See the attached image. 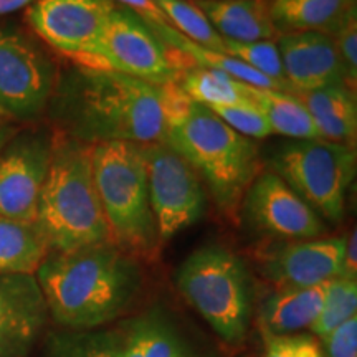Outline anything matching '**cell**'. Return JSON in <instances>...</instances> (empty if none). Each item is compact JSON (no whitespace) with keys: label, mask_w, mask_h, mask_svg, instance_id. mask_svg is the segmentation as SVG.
<instances>
[{"label":"cell","mask_w":357,"mask_h":357,"mask_svg":"<svg viewBox=\"0 0 357 357\" xmlns=\"http://www.w3.org/2000/svg\"><path fill=\"white\" fill-rule=\"evenodd\" d=\"M52 105L60 132L86 144L162 142L166 93L116 71L75 65L58 75Z\"/></svg>","instance_id":"1"},{"label":"cell","mask_w":357,"mask_h":357,"mask_svg":"<svg viewBox=\"0 0 357 357\" xmlns=\"http://www.w3.org/2000/svg\"><path fill=\"white\" fill-rule=\"evenodd\" d=\"M48 316L66 331L100 329L126 312L142 289L141 261L113 240L50 252L35 273Z\"/></svg>","instance_id":"2"},{"label":"cell","mask_w":357,"mask_h":357,"mask_svg":"<svg viewBox=\"0 0 357 357\" xmlns=\"http://www.w3.org/2000/svg\"><path fill=\"white\" fill-rule=\"evenodd\" d=\"M166 93L167 144L194 167L223 215L236 220L245 192L260 174V149L227 126L207 106L192 101L176 83Z\"/></svg>","instance_id":"3"},{"label":"cell","mask_w":357,"mask_h":357,"mask_svg":"<svg viewBox=\"0 0 357 357\" xmlns=\"http://www.w3.org/2000/svg\"><path fill=\"white\" fill-rule=\"evenodd\" d=\"M91 149V144L63 132L53 134L50 167L37 208V223L50 252L111 240L93 176Z\"/></svg>","instance_id":"4"},{"label":"cell","mask_w":357,"mask_h":357,"mask_svg":"<svg viewBox=\"0 0 357 357\" xmlns=\"http://www.w3.org/2000/svg\"><path fill=\"white\" fill-rule=\"evenodd\" d=\"M91 162L111 240L137 260H154L162 243L151 207L142 144H95Z\"/></svg>","instance_id":"5"},{"label":"cell","mask_w":357,"mask_h":357,"mask_svg":"<svg viewBox=\"0 0 357 357\" xmlns=\"http://www.w3.org/2000/svg\"><path fill=\"white\" fill-rule=\"evenodd\" d=\"M176 288L225 344L242 346L253 318V288L243 258L220 243L204 245L176 271Z\"/></svg>","instance_id":"6"},{"label":"cell","mask_w":357,"mask_h":357,"mask_svg":"<svg viewBox=\"0 0 357 357\" xmlns=\"http://www.w3.org/2000/svg\"><path fill=\"white\" fill-rule=\"evenodd\" d=\"M354 146L326 139H293L270 155V171L283 178L324 222H342L356 176Z\"/></svg>","instance_id":"7"},{"label":"cell","mask_w":357,"mask_h":357,"mask_svg":"<svg viewBox=\"0 0 357 357\" xmlns=\"http://www.w3.org/2000/svg\"><path fill=\"white\" fill-rule=\"evenodd\" d=\"M79 66L116 71L155 86H167L177 83L187 65L141 17L118 7Z\"/></svg>","instance_id":"8"},{"label":"cell","mask_w":357,"mask_h":357,"mask_svg":"<svg viewBox=\"0 0 357 357\" xmlns=\"http://www.w3.org/2000/svg\"><path fill=\"white\" fill-rule=\"evenodd\" d=\"M56 82V65L42 45L0 24V109L13 121H32L47 109Z\"/></svg>","instance_id":"9"},{"label":"cell","mask_w":357,"mask_h":357,"mask_svg":"<svg viewBox=\"0 0 357 357\" xmlns=\"http://www.w3.org/2000/svg\"><path fill=\"white\" fill-rule=\"evenodd\" d=\"M147 185L160 243L195 225L207 211V190L187 160L164 142L142 144Z\"/></svg>","instance_id":"10"},{"label":"cell","mask_w":357,"mask_h":357,"mask_svg":"<svg viewBox=\"0 0 357 357\" xmlns=\"http://www.w3.org/2000/svg\"><path fill=\"white\" fill-rule=\"evenodd\" d=\"M240 215L250 229L284 242L319 238L328 231L323 218L270 169L253 178L240 204Z\"/></svg>","instance_id":"11"},{"label":"cell","mask_w":357,"mask_h":357,"mask_svg":"<svg viewBox=\"0 0 357 357\" xmlns=\"http://www.w3.org/2000/svg\"><path fill=\"white\" fill-rule=\"evenodd\" d=\"M53 134L19 131L0 151V217L37 222L42 187L50 167Z\"/></svg>","instance_id":"12"},{"label":"cell","mask_w":357,"mask_h":357,"mask_svg":"<svg viewBox=\"0 0 357 357\" xmlns=\"http://www.w3.org/2000/svg\"><path fill=\"white\" fill-rule=\"evenodd\" d=\"M118 7L113 0H37L25 20L48 47L82 65Z\"/></svg>","instance_id":"13"},{"label":"cell","mask_w":357,"mask_h":357,"mask_svg":"<svg viewBox=\"0 0 357 357\" xmlns=\"http://www.w3.org/2000/svg\"><path fill=\"white\" fill-rule=\"evenodd\" d=\"M346 236L284 242L263 258V275L276 289L307 288L342 278Z\"/></svg>","instance_id":"14"},{"label":"cell","mask_w":357,"mask_h":357,"mask_svg":"<svg viewBox=\"0 0 357 357\" xmlns=\"http://www.w3.org/2000/svg\"><path fill=\"white\" fill-rule=\"evenodd\" d=\"M48 318L35 275H0V357L29 356Z\"/></svg>","instance_id":"15"},{"label":"cell","mask_w":357,"mask_h":357,"mask_svg":"<svg viewBox=\"0 0 357 357\" xmlns=\"http://www.w3.org/2000/svg\"><path fill=\"white\" fill-rule=\"evenodd\" d=\"M276 45L289 93L349 86L336 43L329 35L318 32L281 33L276 38Z\"/></svg>","instance_id":"16"},{"label":"cell","mask_w":357,"mask_h":357,"mask_svg":"<svg viewBox=\"0 0 357 357\" xmlns=\"http://www.w3.org/2000/svg\"><path fill=\"white\" fill-rule=\"evenodd\" d=\"M222 38L231 42L275 40L280 32L266 0H190Z\"/></svg>","instance_id":"17"},{"label":"cell","mask_w":357,"mask_h":357,"mask_svg":"<svg viewBox=\"0 0 357 357\" xmlns=\"http://www.w3.org/2000/svg\"><path fill=\"white\" fill-rule=\"evenodd\" d=\"M329 283L331 281L307 288L276 289L260 307V328L271 334H296L311 329Z\"/></svg>","instance_id":"18"},{"label":"cell","mask_w":357,"mask_h":357,"mask_svg":"<svg viewBox=\"0 0 357 357\" xmlns=\"http://www.w3.org/2000/svg\"><path fill=\"white\" fill-rule=\"evenodd\" d=\"M311 114L319 137L339 144H356L357 105L354 89L328 86L305 93H293Z\"/></svg>","instance_id":"19"},{"label":"cell","mask_w":357,"mask_h":357,"mask_svg":"<svg viewBox=\"0 0 357 357\" xmlns=\"http://www.w3.org/2000/svg\"><path fill=\"white\" fill-rule=\"evenodd\" d=\"M268 6L280 35L318 32L333 37L356 8V0H271Z\"/></svg>","instance_id":"20"},{"label":"cell","mask_w":357,"mask_h":357,"mask_svg":"<svg viewBox=\"0 0 357 357\" xmlns=\"http://www.w3.org/2000/svg\"><path fill=\"white\" fill-rule=\"evenodd\" d=\"M149 25V24H147ZM151 30L158 35L160 42H162L169 50L177 53L182 58V61L189 66H202V68H212L223 71V73L230 75L231 78L238 79L245 84L255 88L263 89H281V91H287L281 84H278L273 79L266 78L265 75L258 73L253 68H250L245 63H242L236 58L227 55L223 52H215L212 48L202 47V45L192 42L182 33H178L177 30H174L169 25H149Z\"/></svg>","instance_id":"21"},{"label":"cell","mask_w":357,"mask_h":357,"mask_svg":"<svg viewBox=\"0 0 357 357\" xmlns=\"http://www.w3.org/2000/svg\"><path fill=\"white\" fill-rule=\"evenodd\" d=\"M48 253L37 222L0 217V275H35Z\"/></svg>","instance_id":"22"},{"label":"cell","mask_w":357,"mask_h":357,"mask_svg":"<svg viewBox=\"0 0 357 357\" xmlns=\"http://www.w3.org/2000/svg\"><path fill=\"white\" fill-rule=\"evenodd\" d=\"M250 98L265 114L271 134H281L289 139H319L311 114L296 95L281 89L250 86Z\"/></svg>","instance_id":"23"},{"label":"cell","mask_w":357,"mask_h":357,"mask_svg":"<svg viewBox=\"0 0 357 357\" xmlns=\"http://www.w3.org/2000/svg\"><path fill=\"white\" fill-rule=\"evenodd\" d=\"M176 84L192 101L207 108L250 100V84L238 82L223 71L202 66H185Z\"/></svg>","instance_id":"24"},{"label":"cell","mask_w":357,"mask_h":357,"mask_svg":"<svg viewBox=\"0 0 357 357\" xmlns=\"http://www.w3.org/2000/svg\"><path fill=\"white\" fill-rule=\"evenodd\" d=\"M50 357H123L124 337L111 331L86 329L53 334Z\"/></svg>","instance_id":"25"},{"label":"cell","mask_w":357,"mask_h":357,"mask_svg":"<svg viewBox=\"0 0 357 357\" xmlns=\"http://www.w3.org/2000/svg\"><path fill=\"white\" fill-rule=\"evenodd\" d=\"M166 17L169 26L177 30L192 42L225 53L223 38L190 0H153Z\"/></svg>","instance_id":"26"},{"label":"cell","mask_w":357,"mask_h":357,"mask_svg":"<svg viewBox=\"0 0 357 357\" xmlns=\"http://www.w3.org/2000/svg\"><path fill=\"white\" fill-rule=\"evenodd\" d=\"M357 312V281L351 278H336L329 283L324 303L311 326V334L319 341L334 329L354 318Z\"/></svg>","instance_id":"27"},{"label":"cell","mask_w":357,"mask_h":357,"mask_svg":"<svg viewBox=\"0 0 357 357\" xmlns=\"http://www.w3.org/2000/svg\"><path fill=\"white\" fill-rule=\"evenodd\" d=\"M124 337L123 357H182L178 342L155 319H141Z\"/></svg>","instance_id":"28"},{"label":"cell","mask_w":357,"mask_h":357,"mask_svg":"<svg viewBox=\"0 0 357 357\" xmlns=\"http://www.w3.org/2000/svg\"><path fill=\"white\" fill-rule=\"evenodd\" d=\"M227 55L236 58L250 68L258 73L265 75L266 78L273 79L281 84L289 93V88L284 82L283 61L278 50V45L275 40H261V42H231V40L223 38Z\"/></svg>","instance_id":"29"},{"label":"cell","mask_w":357,"mask_h":357,"mask_svg":"<svg viewBox=\"0 0 357 357\" xmlns=\"http://www.w3.org/2000/svg\"><path fill=\"white\" fill-rule=\"evenodd\" d=\"M227 126L234 131L242 134L250 139H263L271 134V128L268 124L265 114L255 105V101L250 100L231 102V105L213 106L211 108Z\"/></svg>","instance_id":"30"},{"label":"cell","mask_w":357,"mask_h":357,"mask_svg":"<svg viewBox=\"0 0 357 357\" xmlns=\"http://www.w3.org/2000/svg\"><path fill=\"white\" fill-rule=\"evenodd\" d=\"M263 357H326L323 346L312 334H271L261 329Z\"/></svg>","instance_id":"31"},{"label":"cell","mask_w":357,"mask_h":357,"mask_svg":"<svg viewBox=\"0 0 357 357\" xmlns=\"http://www.w3.org/2000/svg\"><path fill=\"white\" fill-rule=\"evenodd\" d=\"M333 40L346 68L349 86L354 89L357 79V8L346 17Z\"/></svg>","instance_id":"32"},{"label":"cell","mask_w":357,"mask_h":357,"mask_svg":"<svg viewBox=\"0 0 357 357\" xmlns=\"http://www.w3.org/2000/svg\"><path fill=\"white\" fill-rule=\"evenodd\" d=\"M326 357H357V316L321 339Z\"/></svg>","instance_id":"33"},{"label":"cell","mask_w":357,"mask_h":357,"mask_svg":"<svg viewBox=\"0 0 357 357\" xmlns=\"http://www.w3.org/2000/svg\"><path fill=\"white\" fill-rule=\"evenodd\" d=\"M116 6L128 8L141 17L149 25H169L166 17L159 10L153 0H113Z\"/></svg>","instance_id":"34"},{"label":"cell","mask_w":357,"mask_h":357,"mask_svg":"<svg viewBox=\"0 0 357 357\" xmlns=\"http://www.w3.org/2000/svg\"><path fill=\"white\" fill-rule=\"evenodd\" d=\"M344 273L342 278H357V235L356 230H352L349 235L346 236V247H344Z\"/></svg>","instance_id":"35"},{"label":"cell","mask_w":357,"mask_h":357,"mask_svg":"<svg viewBox=\"0 0 357 357\" xmlns=\"http://www.w3.org/2000/svg\"><path fill=\"white\" fill-rule=\"evenodd\" d=\"M20 131L19 124L17 121H12V119L0 118V151L6 147L13 136Z\"/></svg>","instance_id":"36"},{"label":"cell","mask_w":357,"mask_h":357,"mask_svg":"<svg viewBox=\"0 0 357 357\" xmlns=\"http://www.w3.org/2000/svg\"><path fill=\"white\" fill-rule=\"evenodd\" d=\"M37 0H0V17L20 10V8L30 7Z\"/></svg>","instance_id":"37"},{"label":"cell","mask_w":357,"mask_h":357,"mask_svg":"<svg viewBox=\"0 0 357 357\" xmlns=\"http://www.w3.org/2000/svg\"><path fill=\"white\" fill-rule=\"evenodd\" d=\"M0 118H6V119H10V118H8V116H7L6 113H3V111H2V109H0ZM12 121H13V119H12Z\"/></svg>","instance_id":"38"}]
</instances>
